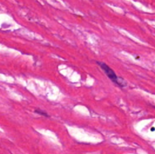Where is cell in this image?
Instances as JSON below:
<instances>
[{
	"label": "cell",
	"mask_w": 155,
	"mask_h": 154,
	"mask_svg": "<svg viewBox=\"0 0 155 154\" xmlns=\"http://www.w3.org/2000/svg\"><path fill=\"white\" fill-rule=\"evenodd\" d=\"M97 63L99 65L100 67L103 69V71L105 72V74L107 75V77H108V78L110 79L113 82H114L115 84L120 86V87H124V86L126 85V83L124 82H123L122 79H120L117 75V74L115 73L114 71L110 66H107L106 63H103V62H99V61L97 62Z\"/></svg>",
	"instance_id": "cell-1"
},
{
	"label": "cell",
	"mask_w": 155,
	"mask_h": 154,
	"mask_svg": "<svg viewBox=\"0 0 155 154\" xmlns=\"http://www.w3.org/2000/svg\"><path fill=\"white\" fill-rule=\"evenodd\" d=\"M35 112H36V113H37V114L42 115V116H48V115L47 114V113H45V112L42 111V110H35Z\"/></svg>",
	"instance_id": "cell-2"
}]
</instances>
